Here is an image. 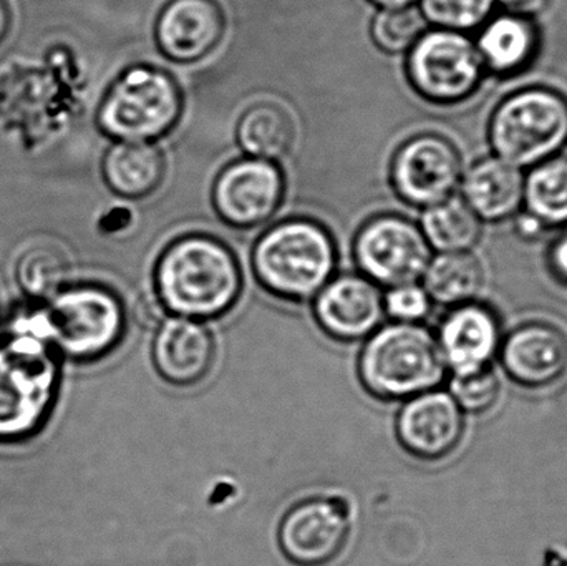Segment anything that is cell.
<instances>
[{"label":"cell","instance_id":"cell-1","mask_svg":"<svg viewBox=\"0 0 567 566\" xmlns=\"http://www.w3.org/2000/svg\"><path fill=\"white\" fill-rule=\"evenodd\" d=\"M155 289L166 312L203 322L235 308L243 272L228 245L195 233L166 246L156 263Z\"/></svg>","mask_w":567,"mask_h":566},{"label":"cell","instance_id":"cell-2","mask_svg":"<svg viewBox=\"0 0 567 566\" xmlns=\"http://www.w3.org/2000/svg\"><path fill=\"white\" fill-rule=\"evenodd\" d=\"M16 328L50 342L56 354L72 361L105 358L125 335L126 315L122 299L95 282L60 289L42 311L25 316Z\"/></svg>","mask_w":567,"mask_h":566},{"label":"cell","instance_id":"cell-3","mask_svg":"<svg viewBox=\"0 0 567 566\" xmlns=\"http://www.w3.org/2000/svg\"><path fill=\"white\" fill-rule=\"evenodd\" d=\"M336 266L332 235L309 218H289L272 225L252 249L256 279L282 301H312L333 278Z\"/></svg>","mask_w":567,"mask_h":566},{"label":"cell","instance_id":"cell-4","mask_svg":"<svg viewBox=\"0 0 567 566\" xmlns=\"http://www.w3.org/2000/svg\"><path fill=\"white\" fill-rule=\"evenodd\" d=\"M60 384L55 349L23 329L0 341V442H20L42 429Z\"/></svg>","mask_w":567,"mask_h":566},{"label":"cell","instance_id":"cell-5","mask_svg":"<svg viewBox=\"0 0 567 566\" xmlns=\"http://www.w3.org/2000/svg\"><path fill=\"white\" fill-rule=\"evenodd\" d=\"M445 374L436 336L420 322L380 326L360 352V381L382 401H406L433 391Z\"/></svg>","mask_w":567,"mask_h":566},{"label":"cell","instance_id":"cell-6","mask_svg":"<svg viewBox=\"0 0 567 566\" xmlns=\"http://www.w3.org/2000/svg\"><path fill=\"white\" fill-rule=\"evenodd\" d=\"M492 155L528 172L567 148V96L546 85L515 90L499 100L486 126Z\"/></svg>","mask_w":567,"mask_h":566},{"label":"cell","instance_id":"cell-7","mask_svg":"<svg viewBox=\"0 0 567 566\" xmlns=\"http://www.w3.org/2000/svg\"><path fill=\"white\" fill-rule=\"evenodd\" d=\"M182 113L175 76L152 63H135L106 90L96 123L113 142L156 143L178 125Z\"/></svg>","mask_w":567,"mask_h":566},{"label":"cell","instance_id":"cell-8","mask_svg":"<svg viewBox=\"0 0 567 566\" xmlns=\"http://www.w3.org/2000/svg\"><path fill=\"white\" fill-rule=\"evenodd\" d=\"M405 72L416 95L440 106L468 102L488 75L468 33L435 27L406 52Z\"/></svg>","mask_w":567,"mask_h":566},{"label":"cell","instance_id":"cell-9","mask_svg":"<svg viewBox=\"0 0 567 566\" xmlns=\"http://www.w3.org/2000/svg\"><path fill=\"white\" fill-rule=\"evenodd\" d=\"M353 258L365 278L393 288L419 282L433 256L420 225L389 213L360 226L353 239Z\"/></svg>","mask_w":567,"mask_h":566},{"label":"cell","instance_id":"cell-10","mask_svg":"<svg viewBox=\"0 0 567 566\" xmlns=\"http://www.w3.org/2000/svg\"><path fill=\"white\" fill-rule=\"evenodd\" d=\"M463 159L452 140L440 133H419L396 148L390 165L393 192L413 208L426 209L456 195Z\"/></svg>","mask_w":567,"mask_h":566},{"label":"cell","instance_id":"cell-11","mask_svg":"<svg viewBox=\"0 0 567 566\" xmlns=\"http://www.w3.org/2000/svg\"><path fill=\"white\" fill-rule=\"evenodd\" d=\"M286 195L281 166L268 159H236L219 172L213 185L216 215L233 228L265 225L278 213Z\"/></svg>","mask_w":567,"mask_h":566},{"label":"cell","instance_id":"cell-12","mask_svg":"<svg viewBox=\"0 0 567 566\" xmlns=\"http://www.w3.org/2000/svg\"><path fill=\"white\" fill-rule=\"evenodd\" d=\"M350 525V507L343 498H309L284 515L279 547L290 564L326 566L346 548Z\"/></svg>","mask_w":567,"mask_h":566},{"label":"cell","instance_id":"cell-13","mask_svg":"<svg viewBox=\"0 0 567 566\" xmlns=\"http://www.w3.org/2000/svg\"><path fill=\"white\" fill-rule=\"evenodd\" d=\"M312 301L317 325L337 341H362L385 318L382 289L363 275L333 276Z\"/></svg>","mask_w":567,"mask_h":566},{"label":"cell","instance_id":"cell-14","mask_svg":"<svg viewBox=\"0 0 567 566\" xmlns=\"http://www.w3.org/2000/svg\"><path fill=\"white\" fill-rule=\"evenodd\" d=\"M226 25L218 0H169L156 17V47L169 62L192 65L218 49Z\"/></svg>","mask_w":567,"mask_h":566},{"label":"cell","instance_id":"cell-15","mask_svg":"<svg viewBox=\"0 0 567 566\" xmlns=\"http://www.w3.org/2000/svg\"><path fill=\"white\" fill-rule=\"evenodd\" d=\"M465 434V414L450 392H423L406 399L396 415L402 447L422 461H440L456 451Z\"/></svg>","mask_w":567,"mask_h":566},{"label":"cell","instance_id":"cell-16","mask_svg":"<svg viewBox=\"0 0 567 566\" xmlns=\"http://www.w3.org/2000/svg\"><path fill=\"white\" fill-rule=\"evenodd\" d=\"M440 352L452 374L492 368L502 349V325L488 306L473 301L445 316L436 335Z\"/></svg>","mask_w":567,"mask_h":566},{"label":"cell","instance_id":"cell-17","mask_svg":"<svg viewBox=\"0 0 567 566\" xmlns=\"http://www.w3.org/2000/svg\"><path fill=\"white\" fill-rule=\"evenodd\" d=\"M498 356L516 384L526 389L549 388L566 375L567 338L556 326L528 322L503 339Z\"/></svg>","mask_w":567,"mask_h":566},{"label":"cell","instance_id":"cell-18","mask_svg":"<svg viewBox=\"0 0 567 566\" xmlns=\"http://www.w3.org/2000/svg\"><path fill=\"white\" fill-rule=\"evenodd\" d=\"M216 361V341L202 321L165 319L153 341V362L168 384L192 388L208 378Z\"/></svg>","mask_w":567,"mask_h":566},{"label":"cell","instance_id":"cell-19","mask_svg":"<svg viewBox=\"0 0 567 566\" xmlns=\"http://www.w3.org/2000/svg\"><path fill=\"white\" fill-rule=\"evenodd\" d=\"M473 40L486 73L509 79L535 63L542 49V30L535 16L502 9L480 27Z\"/></svg>","mask_w":567,"mask_h":566},{"label":"cell","instance_id":"cell-20","mask_svg":"<svg viewBox=\"0 0 567 566\" xmlns=\"http://www.w3.org/2000/svg\"><path fill=\"white\" fill-rule=\"evenodd\" d=\"M458 195L483 223L508 222L525 206V172L498 156H485L463 172Z\"/></svg>","mask_w":567,"mask_h":566},{"label":"cell","instance_id":"cell-21","mask_svg":"<svg viewBox=\"0 0 567 566\" xmlns=\"http://www.w3.org/2000/svg\"><path fill=\"white\" fill-rule=\"evenodd\" d=\"M165 175V155L156 143L115 142L103 155V179L120 198H148Z\"/></svg>","mask_w":567,"mask_h":566},{"label":"cell","instance_id":"cell-22","mask_svg":"<svg viewBox=\"0 0 567 566\" xmlns=\"http://www.w3.org/2000/svg\"><path fill=\"white\" fill-rule=\"evenodd\" d=\"M297 130L290 113L278 103L249 106L236 125V142L246 156L278 162L292 150Z\"/></svg>","mask_w":567,"mask_h":566},{"label":"cell","instance_id":"cell-23","mask_svg":"<svg viewBox=\"0 0 567 566\" xmlns=\"http://www.w3.org/2000/svg\"><path fill=\"white\" fill-rule=\"evenodd\" d=\"M422 279L432 302L456 308L476 301L485 271L473 253H439L430 259Z\"/></svg>","mask_w":567,"mask_h":566},{"label":"cell","instance_id":"cell-24","mask_svg":"<svg viewBox=\"0 0 567 566\" xmlns=\"http://www.w3.org/2000/svg\"><path fill=\"white\" fill-rule=\"evenodd\" d=\"M483 225L458 193L423 209L420 219V229L436 253H472L482 239Z\"/></svg>","mask_w":567,"mask_h":566},{"label":"cell","instance_id":"cell-25","mask_svg":"<svg viewBox=\"0 0 567 566\" xmlns=\"http://www.w3.org/2000/svg\"><path fill=\"white\" fill-rule=\"evenodd\" d=\"M525 212L548 229L567 226V156L559 155L525 172Z\"/></svg>","mask_w":567,"mask_h":566},{"label":"cell","instance_id":"cell-26","mask_svg":"<svg viewBox=\"0 0 567 566\" xmlns=\"http://www.w3.org/2000/svg\"><path fill=\"white\" fill-rule=\"evenodd\" d=\"M69 271V261L60 249L39 245L17 259L16 279L27 298L47 302L65 288Z\"/></svg>","mask_w":567,"mask_h":566},{"label":"cell","instance_id":"cell-27","mask_svg":"<svg viewBox=\"0 0 567 566\" xmlns=\"http://www.w3.org/2000/svg\"><path fill=\"white\" fill-rule=\"evenodd\" d=\"M426 29L429 23L419 7H405V9H380L373 17L370 33H372L373 43L382 52L396 55V53L409 52Z\"/></svg>","mask_w":567,"mask_h":566},{"label":"cell","instance_id":"cell-28","mask_svg":"<svg viewBox=\"0 0 567 566\" xmlns=\"http://www.w3.org/2000/svg\"><path fill=\"white\" fill-rule=\"evenodd\" d=\"M498 0H420L429 27L468 33L478 30L498 10Z\"/></svg>","mask_w":567,"mask_h":566},{"label":"cell","instance_id":"cell-29","mask_svg":"<svg viewBox=\"0 0 567 566\" xmlns=\"http://www.w3.org/2000/svg\"><path fill=\"white\" fill-rule=\"evenodd\" d=\"M449 392L463 414L478 415L495 408L502 385L493 369L486 368L466 374H453Z\"/></svg>","mask_w":567,"mask_h":566},{"label":"cell","instance_id":"cell-30","mask_svg":"<svg viewBox=\"0 0 567 566\" xmlns=\"http://www.w3.org/2000/svg\"><path fill=\"white\" fill-rule=\"evenodd\" d=\"M385 316L395 322H422L432 311V299L423 285L409 282V285L393 286L383 295Z\"/></svg>","mask_w":567,"mask_h":566},{"label":"cell","instance_id":"cell-31","mask_svg":"<svg viewBox=\"0 0 567 566\" xmlns=\"http://www.w3.org/2000/svg\"><path fill=\"white\" fill-rule=\"evenodd\" d=\"M548 265L553 276L567 286V235L553 243L549 249Z\"/></svg>","mask_w":567,"mask_h":566},{"label":"cell","instance_id":"cell-32","mask_svg":"<svg viewBox=\"0 0 567 566\" xmlns=\"http://www.w3.org/2000/svg\"><path fill=\"white\" fill-rule=\"evenodd\" d=\"M515 228L518 231L519 238L529 239V241H538L546 231H549L538 218L529 215L528 212H519L518 215L515 216Z\"/></svg>","mask_w":567,"mask_h":566},{"label":"cell","instance_id":"cell-33","mask_svg":"<svg viewBox=\"0 0 567 566\" xmlns=\"http://www.w3.org/2000/svg\"><path fill=\"white\" fill-rule=\"evenodd\" d=\"M166 309L158 298L146 296L138 302V321L145 326H159L165 321Z\"/></svg>","mask_w":567,"mask_h":566},{"label":"cell","instance_id":"cell-34","mask_svg":"<svg viewBox=\"0 0 567 566\" xmlns=\"http://www.w3.org/2000/svg\"><path fill=\"white\" fill-rule=\"evenodd\" d=\"M10 25H12V16H10L9 6L6 0H0V43L6 40Z\"/></svg>","mask_w":567,"mask_h":566},{"label":"cell","instance_id":"cell-35","mask_svg":"<svg viewBox=\"0 0 567 566\" xmlns=\"http://www.w3.org/2000/svg\"><path fill=\"white\" fill-rule=\"evenodd\" d=\"M379 9H405V7H415L420 0H370Z\"/></svg>","mask_w":567,"mask_h":566}]
</instances>
